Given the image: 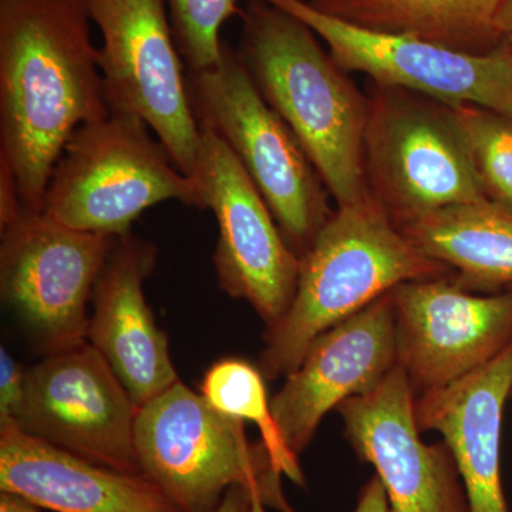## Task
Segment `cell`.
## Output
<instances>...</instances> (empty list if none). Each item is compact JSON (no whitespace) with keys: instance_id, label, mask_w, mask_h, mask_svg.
<instances>
[{"instance_id":"6da1fadb","label":"cell","mask_w":512,"mask_h":512,"mask_svg":"<svg viewBox=\"0 0 512 512\" xmlns=\"http://www.w3.org/2000/svg\"><path fill=\"white\" fill-rule=\"evenodd\" d=\"M109 114L86 0H0V160L26 211L74 131Z\"/></svg>"},{"instance_id":"7a4b0ae2","label":"cell","mask_w":512,"mask_h":512,"mask_svg":"<svg viewBox=\"0 0 512 512\" xmlns=\"http://www.w3.org/2000/svg\"><path fill=\"white\" fill-rule=\"evenodd\" d=\"M241 16L238 55L256 89L291 128L336 205L365 200L366 94L292 13L248 0Z\"/></svg>"},{"instance_id":"3957f363","label":"cell","mask_w":512,"mask_h":512,"mask_svg":"<svg viewBox=\"0 0 512 512\" xmlns=\"http://www.w3.org/2000/svg\"><path fill=\"white\" fill-rule=\"evenodd\" d=\"M453 275L414 247L372 197L333 210L301 256L288 312L266 328L259 369L291 375L320 335L404 282Z\"/></svg>"},{"instance_id":"277c9868","label":"cell","mask_w":512,"mask_h":512,"mask_svg":"<svg viewBox=\"0 0 512 512\" xmlns=\"http://www.w3.org/2000/svg\"><path fill=\"white\" fill-rule=\"evenodd\" d=\"M150 130L137 116L117 111L77 128L57 160L40 214L77 231L121 238L161 202L201 210L194 178Z\"/></svg>"},{"instance_id":"5b68a950","label":"cell","mask_w":512,"mask_h":512,"mask_svg":"<svg viewBox=\"0 0 512 512\" xmlns=\"http://www.w3.org/2000/svg\"><path fill=\"white\" fill-rule=\"evenodd\" d=\"M187 84L198 124L227 143L301 259L333 210L325 184L291 128L266 103L238 50L225 40L220 62L187 72Z\"/></svg>"},{"instance_id":"8992f818","label":"cell","mask_w":512,"mask_h":512,"mask_svg":"<svg viewBox=\"0 0 512 512\" xmlns=\"http://www.w3.org/2000/svg\"><path fill=\"white\" fill-rule=\"evenodd\" d=\"M136 448L143 474L181 512L217 511L234 485H258L266 507L285 497L265 444L181 380L138 409Z\"/></svg>"},{"instance_id":"52a82bcc","label":"cell","mask_w":512,"mask_h":512,"mask_svg":"<svg viewBox=\"0 0 512 512\" xmlns=\"http://www.w3.org/2000/svg\"><path fill=\"white\" fill-rule=\"evenodd\" d=\"M366 97L367 187L396 227L487 200L448 104L375 82Z\"/></svg>"},{"instance_id":"ba28073f","label":"cell","mask_w":512,"mask_h":512,"mask_svg":"<svg viewBox=\"0 0 512 512\" xmlns=\"http://www.w3.org/2000/svg\"><path fill=\"white\" fill-rule=\"evenodd\" d=\"M101 33L99 66L110 111L147 123L184 174H194L200 126L167 0H86Z\"/></svg>"},{"instance_id":"9c48e42d","label":"cell","mask_w":512,"mask_h":512,"mask_svg":"<svg viewBox=\"0 0 512 512\" xmlns=\"http://www.w3.org/2000/svg\"><path fill=\"white\" fill-rule=\"evenodd\" d=\"M117 239L29 211L2 229L3 303L43 355L87 342L89 303Z\"/></svg>"},{"instance_id":"30bf717a","label":"cell","mask_w":512,"mask_h":512,"mask_svg":"<svg viewBox=\"0 0 512 512\" xmlns=\"http://www.w3.org/2000/svg\"><path fill=\"white\" fill-rule=\"evenodd\" d=\"M192 178L200 192L201 210H211L217 220L212 261L220 288L231 298L247 301L271 328L291 306L301 259L238 158L205 126H200Z\"/></svg>"},{"instance_id":"8fae6325","label":"cell","mask_w":512,"mask_h":512,"mask_svg":"<svg viewBox=\"0 0 512 512\" xmlns=\"http://www.w3.org/2000/svg\"><path fill=\"white\" fill-rule=\"evenodd\" d=\"M305 22L340 69L402 87L448 106L476 104L512 119V53L458 52L419 37L360 28L320 12L308 0H264Z\"/></svg>"},{"instance_id":"7c38bea8","label":"cell","mask_w":512,"mask_h":512,"mask_svg":"<svg viewBox=\"0 0 512 512\" xmlns=\"http://www.w3.org/2000/svg\"><path fill=\"white\" fill-rule=\"evenodd\" d=\"M138 406L89 342L47 355L26 373L16 426L84 460L143 474L136 448Z\"/></svg>"},{"instance_id":"4fadbf2b","label":"cell","mask_w":512,"mask_h":512,"mask_svg":"<svg viewBox=\"0 0 512 512\" xmlns=\"http://www.w3.org/2000/svg\"><path fill=\"white\" fill-rule=\"evenodd\" d=\"M392 295L397 365L416 396L476 372L512 342V288L480 296L448 275L404 282Z\"/></svg>"},{"instance_id":"5bb4252c","label":"cell","mask_w":512,"mask_h":512,"mask_svg":"<svg viewBox=\"0 0 512 512\" xmlns=\"http://www.w3.org/2000/svg\"><path fill=\"white\" fill-rule=\"evenodd\" d=\"M414 404L409 376L396 365L375 390L336 410L350 446L375 467L390 512H470L450 447L421 440Z\"/></svg>"},{"instance_id":"9a60e30c","label":"cell","mask_w":512,"mask_h":512,"mask_svg":"<svg viewBox=\"0 0 512 512\" xmlns=\"http://www.w3.org/2000/svg\"><path fill=\"white\" fill-rule=\"evenodd\" d=\"M397 365L392 292L320 335L271 399L286 447L301 456L320 421L375 390Z\"/></svg>"},{"instance_id":"2e32d148","label":"cell","mask_w":512,"mask_h":512,"mask_svg":"<svg viewBox=\"0 0 512 512\" xmlns=\"http://www.w3.org/2000/svg\"><path fill=\"white\" fill-rule=\"evenodd\" d=\"M156 265L150 242L117 239L93 292L87 342L101 353L138 409L180 382L168 339L144 295Z\"/></svg>"},{"instance_id":"e0dca14e","label":"cell","mask_w":512,"mask_h":512,"mask_svg":"<svg viewBox=\"0 0 512 512\" xmlns=\"http://www.w3.org/2000/svg\"><path fill=\"white\" fill-rule=\"evenodd\" d=\"M0 491L52 512H181L146 474L100 466L0 426Z\"/></svg>"},{"instance_id":"ac0fdd59","label":"cell","mask_w":512,"mask_h":512,"mask_svg":"<svg viewBox=\"0 0 512 512\" xmlns=\"http://www.w3.org/2000/svg\"><path fill=\"white\" fill-rule=\"evenodd\" d=\"M512 393V342L487 365L416 396L423 431H439L456 460L470 512H511L501 481V426Z\"/></svg>"},{"instance_id":"d6986e66","label":"cell","mask_w":512,"mask_h":512,"mask_svg":"<svg viewBox=\"0 0 512 512\" xmlns=\"http://www.w3.org/2000/svg\"><path fill=\"white\" fill-rule=\"evenodd\" d=\"M397 228L424 255L456 272L467 291L512 288V212L493 202L454 205Z\"/></svg>"},{"instance_id":"ffe728a7","label":"cell","mask_w":512,"mask_h":512,"mask_svg":"<svg viewBox=\"0 0 512 512\" xmlns=\"http://www.w3.org/2000/svg\"><path fill=\"white\" fill-rule=\"evenodd\" d=\"M313 8L377 32L409 35L458 52L503 46L498 16L507 0H308Z\"/></svg>"},{"instance_id":"44dd1931","label":"cell","mask_w":512,"mask_h":512,"mask_svg":"<svg viewBox=\"0 0 512 512\" xmlns=\"http://www.w3.org/2000/svg\"><path fill=\"white\" fill-rule=\"evenodd\" d=\"M200 393L225 416L255 424L276 471L291 478L295 484H305L299 458L286 447L272 413L265 376L259 367L238 357L218 360L205 373Z\"/></svg>"},{"instance_id":"7402d4cb","label":"cell","mask_w":512,"mask_h":512,"mask_svg":"<svg viewBox=\"0 0 512 512\" xmlns=\"http://www.w3.org/2000/svg\"><path fill=\"white\" fill-rule=\"evenodd\" d=\"M450 109L485 198L512 212V119L476 104Z\"/></svg>"},{"instance_id":"603a6c76","label":"cell","mask_w":512,"mask_h":512,"mask_svg":"<svg viewBox=\"0 0 512 512\" xmlns=\"http://www.w3.org/2000/svg\"><path fill=\"white\" fill-rule=\"evenodd\" d=\"M167 6L187 72H201L220 62L221 30L238 15V0H167Z\"/></svg>"},{"instance_id":"cb8c5ba5","label":"cell","mask_w":512,"mask_h":512,"mask_svg":"<svg viewBox=\"0 0 512 512\" xmlns=\"http://www.w3.org/2000/svg\"><path fill=\"white\" fill-rule=\"evenodd\" d=\"M26 373L9 350L0 348V426L15 423L25 399Z\"/></svg>"},{"instance_id":"d4e9b609","label":"cell","mask_w":512,"mask_h":512,"mask_svg":"<svg viewBox=\"0 0 512 512\" xmlns=\"http://www.w3.org/2000/svg\"><path fill=\"white\" fill-rule=\"evenodd\" d=\"M25 212L15 174L6 161L0 160V229L15 224Z\"/></svg>"},{"instance_id":"484cf974","label":"cell","mask_w":512,"mask_h":512,"mask_svg":"<svg viewBox=\"0 0 512 512\" xmlns=\"http://www.w3.org/2000/svg\"><path fill=\"white\" fill-rule=\"evenodd\" d=\"M279 512H296L286 498L275 508ZM355 512H390L389 500H387L386 490H384L380 478L373 476L365 485L359 494Z\"/></svg>"},{"instance_id":"4316f807","label":"cell","mask_w":512,"mask_h":512,"mask_svg":"<svg viewBox=\"0 0 512 512\" xmlns=\"http://www.w3.org/2000/svg\"><path fill=\"white\" fill-rule=\"evenodd\" d=\"M254 485H234L229 488L220 507L215 512H251Z\"/></svg>"},{"instance_id":"83f0119b","label":"cell","mask_w":512,"mask_h":512,"mask_svg":"<svg viewBox=\"0 0 512 512\" xmlns=\"http://www.w3.org/2000/svg\"><path fill=\"white\" fill-rule=\"evenodd\" d=\"M0 512H46V510L29 503L19 495L0 491Z\"/></svg>"},{"instance_id":"f1b7e54d","label":"cell","mask_w":512,"mask_h":512,"mask_svg":"<svg viewBox=\"0 0 512 512\" xmlns=\"http://www.w3.org/2000/svg\"><path fill=\"white\" fill-rule=\"evenodd\" d=\"M498 30H500L503 45L512 53V0H507L500 16H498Z\"/></svg>"},{"instance_id":"f546056e","label":"cell","mask_w":512,"mask_h":512,"mask_svg":"<svg viewBox=\"0 0 512 512\" xmlns=\"http://www.w3.org/2000/svg\"><path fill=\"white\" fill-rule=\"evenodd\" d=\"M251 512H266V505L262 500L261 494L258 491V485L252 488V511Z\"/></svg>"},{"instance_id":"4dcf8cb0","label":"cell","mask_w":512,"mask_h":512,"mask_svg":"<svg viewBox=\"0 0 512 512\" xmlns=\"http://www.w3.org/2000/svg\"><path fill=\"white\" fill-rule=\"evenodd\" d=\"M511 399H512V393H511Z\"/></svg>"}]
</instances>
